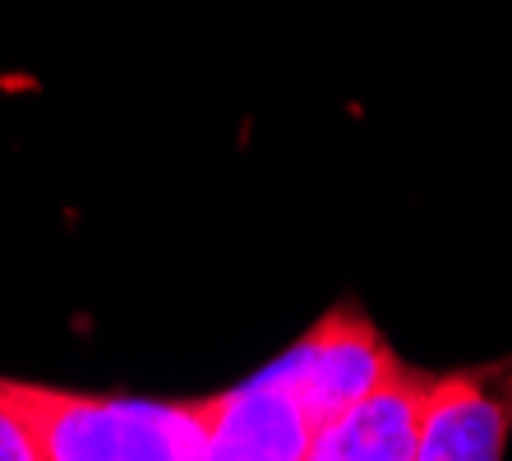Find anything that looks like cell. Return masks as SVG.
<instances>
[{"label": "cell", "instance_id": "cell-1", "mask_svg": "<svg viewBox=\"0 0 512 461\" xmlns=\"http://www.w3.org/2000/svg\"><path fill=\"white\" fill-rule=\"evenodd\" d=\"M10 392L47 461H203L208 406L93 397L42 383H14Z\"/></svg>", "mask_w": 512, "mask_h": 461}, {"label": "cell", "instance_id": "cell-2", "mask_svg": "<svg viewBox=\"0 0 512 461\" xmlns=\"http://www.w3.org/2000/svg\"><path fill=\"white\" fill-rule=\"evenodd\" d=\"M397 365L402 360L379 332V323L356 300H342L323 319H314L310 332L296 337V346H286L268 369L296 392L314 415V425L323 429L370 388H379Z\"/></svg>", "mask_w": 512, "mask_h": 461}, {"label": "cell", "instance_id": "cell-3", "mask_svg": "<svg viewBox=\"0 0 512 461\" xmlns=\"http://www.w3.org/2000/svg\"><path fill=\"white\" fill-rule=\"evenodd\" d=\"M512 438V355L434 374L411 461H503Z\"/></svg>", "mask_w": 512, "mask_h": 461}, {"label": "cell", "instance_id": "cell-4", "mask_svg": "<svg viewBox=\"0 0 512 461\" xmlns=\"http://www.w3.org/2000/svg\"><path fill=\"white\" fill-rule=\"evenodd\" d=\"M208 406V443L203 461H305L314 415L273 369H259L240 388L203 397Z\"/></svg>", "mask_w": 512, "mask_h": 461}, {"label": "cell", "instance_id": "cell-5", "mask_svg": "<svg viewBox=\"0 0 512 461\" xmlns=\"http://www.w3.org/2000/svg\"><path fill=\"white\" fill-rule=\"evenodd\" d=\"M429 383H434L429 369L402 360L379 388H370L333 425H323L314 434L305 461H411Z\"/></svg>", "mask_w": 512, "mask_h": 461}, {"label": "cell", "instance_id": "cell-6", "mask_svg": "<svg viewBox=\"0 0 512 461\" xmlns=\"http://www.w3.org/2000/svg\"><path fill=\"white\" fill-rule=\"evenodd\" d=\"M0 461H47L37 448V434L28 415L19 411L10 392V379H0Z\"/></svg>", "mask_w": 512, "mask_h": 461}]
</instances>
